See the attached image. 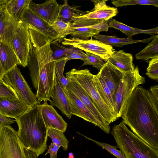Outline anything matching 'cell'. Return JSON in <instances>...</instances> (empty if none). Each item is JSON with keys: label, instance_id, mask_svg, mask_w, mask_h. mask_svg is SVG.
<instances>
[{"label": "cell", "instance_id": "obj_1", "mask_svg": "<svg viewBox=\"0 0 158 158\" xmlns=\"http://www.w3.org/2000/svg\"><path fill=\"white\" fill-rule=\"evenodd\" d=\"M121 117L135 135L158 151V101L148 89L137 86Z\"/></svg>", "mask_w": 158, "mask_h": 158}, {"label": "cell", "instance_id": "obj_2", "mask_svg": "<svg viewBox=\"0 0 158 158\" xmlns=\"http://www.w3.org/2000/svg\"><path fill=\"white\" fill-rule=\"evenodd\" d=\"M33 48L28 62L30 75L33 86L36 90V96L39 102L51 100L54 87L57 83L56 67L51 44L53 40L35 28L28 27Z\"/></svg>", "mask_w": 158, "mask_h": 158}, {"label": "cell", "instance_id": "obj_3", "mask_svg": "<svg viewBox=\"0 0 158 158\" xmlns=\"http://www.w3.org/2000/svg\"><path fill=\"white\" fill-rule=\"evenodd\" d=\"M29 107L15 119L18 126L19 137L25 147L38 156L47 148L48 129L42 118L39 105Z\"/></svg>", "mask_w": 158, "mask_h": 158}, {"label": "cell", "instance_id": "obj_4", "mask_svg": "<svg viewBox=\"0 0 158 158\" xmlns=\"http://www.w3.org/2000/svg\"><path fill=\"white\" fill-rule=\"evenodd\" d=\"M111 133L116 147L127 158H158V151L135 135L123 122L114 125Z\"/></svg>", "mask_w": 158, "mask_h": 158}, {"label": "cell", "instance_id": "obj_5", "mask_svg": "<svg viewBox=\"0 0 158 158\" xmlns=\"http://www.w3.org/2000/svg\"><path fill=\"white\" fill-rule=\"evenodd\" d=\"M65 74L71 81L79 85L92 100L109 124L118 119L115 112L106 104L99 93L94 81V74L89 70L73 68Z\"/></svg>", "mask_w": 158, "mask_h": 158}, {"label": "cell", "instance_id": "obj_6", "mask_svg": "<svg viewBox=\"0 0 158 158\" xmlns=\"http://www.w3.org/2000/svg\"><path fill=\"white\" fill-rule=\"evenodd\" d=\"M35 153L27 149L10 125L0 127V158H37Z\"/></svg>", "mask_w": 158, "mask_h": 158}, {"label": "cell", "instance_id": "obj_7", "mask_svg": "<svg viewBox=\"0 0 158 158\" xmlns=\"http://www.w3.org/2000/svg\"><path fill=\"white\" fill-rule=\"evenodd\" d=\"M145 82V78L139 73L137 66L133 72H125L115 95V112L117 118L121 117L127 102L135 88Z\"/></svg>", "mask_w": 158, "mask_h": 158}, {"label": "cell", "instance_id": "obj_8", "mask_svg": "<svg viewBox=\"0 0 158 158\" xmlns=\"http://www.w3.org/2000/svg\"><path fill=\"white\" fill-rule=\"evenodd\" d=\"M2 80L11 86L16 92L19 99L29 106H32L40 104L36 94L31 90L17 65L5 73Z\"/></svg>", "mask_w": 158, "mask_h": 158}, {"label": "cell", "instance_id": "obj_9", "mask_svg": "<svg viewBox=\"0 0 158 158\" xmlns=\"http://www.w3.org/2000/svg\"><path fill=\"white\" fill-rule=\"evenodd\" d=\"M13 50L23 67L28 65L33 48L28 30V26L19 20L13 38Z\"/></svg>", "mask_w": 158, "mask_h": 158}, {"label": "cell", "instance_id": "obj_10", "mask_svg": "<svg viewBox=\"0 0 158 158\" xmlns=\"http://www.w3.org/2000/svg\"><path fill=\"white\" fill-rule=\"evenodd\" d=\"M63 45L71 46L85 52L97 55L106 61L114 51L113 47L101 41L91 38L85 40L76 38H64Z\"/></svg>", "mask_w": 158, "mask_h": 158}, {"label": "cell", "instance_id": "obj_11", "mask_svg": "<svg viewBox=\"0 0 158 158\" xmlns=\"http://www.w3.org/2000/svg\"><path fill=\"white\" fill-rule=\"evenodd\" d=\"M66 89L75 94L82 102L94 117L99 125V127L107 134L110 131V124L102 116L92 100L81 87L77 82L71 81Z\"/></svg>", "mask_w": 158, "mask_h": 158}, {"label": "cell", "instance_id": "obj_12", "mask_svg": "<svg viewBox=\"0 0 158 158\" xmlns=\"http://www.w3.org/2000/svg\"><path fill=\"white\" fill-rule=\"evenodd\" d=\"M19 20L47 35L53 42L57 41L59 38L58 35L52 27L35 14L28 6L24 9Z\"/></svg>", "mask_w": 158, "mask_h": 158}, {"label": "cell", "instance_id": "obj_13", "mask_svg": "<svg viewBox=\"0 0 158 158\" xmlns=\"http://www.w3.org/2000/svg\"><path fill=\"white\" fill-rule=\"evenodd\" d=\"M18 22L9 13L5 4L0 6V42L13 50V36Z\"/></svg>", "mask_w": 158, "mask_h": 158}, {"label": "cell", "instance_id": "obj_14", "mask_svg": "<svg viewBox=\"0 0 158 158\" xmlns=\"http://www.w3.org/2000/svg\"><path fill=\"white\" fill-rule=\"evenodd\" d=\"M28 7L35 14L51 26L58 19L60 5L56 0H46L41 4L35 3L31 0Z\"/></svg>", "mask_w": 158, "mask_h": 158}, {"label": "cell", "instance_id": "obj_15", "mask_svg": "<svg viewBox=\"0 0 158 158\" xmlns=\"http://www.w3.org/2000/svg\"><path fill=\"white\" fill-rule=\"evenodd\" d=\"M91 26L87 18L83 16L79 17L70 23L69 27L63 34L61 39L65 38L68 35H70L72 38L88 40L100 32Z\"/></svg>", "mask_w": 158, "mask_h": 158}, {"label": "cell", "instance_id": "obj_16", "mask_svg": "<svg viewBox=\"0 0 158 158\" xmlns=\"http://www.w3.org/2000/svg\"><path fill=\"white\" fill-rule=\"evenodd\" d=\"M39 107L45 125L47 129L53 128L65 132L68 124L62 117L59 115L53 107L48 104L45 100Z\"/></svg>", "mask_w": 158, "mask_h": 158}, {"label": "cell", "instance_id": "obj_17", "mask_svg": "<svg viewBox=\"0 0 158 158\" xmlns=\"http://www.w3.org/2000/svg\"><path fill=\"white\" fill-rule=\"evenodd\" d=\"M125 72L107 61L98 73L110 89L114 98L120 82Z\"/></svg>", "mask_w": 158, "mask_h": 158}, {"label": "cell", "instance_id": "obj_18", "mask_svg": "<svg viewBox=\"0 0 158 158\" xmlns=\"http://www.w3.org/2000/svg\"><path fill=\"white\" fill-rule=\"evenodd\" d=\"M63 90L69 102L71 114L99 127V125L96 119L81 100L70 90L66 89Z\"/></svg>", "mask_w": 158, "mask_h": 158}, {"label": "cell", "instance_id": "obj_19", "mask_svg": "<svg viewBox=\"0 0 158 158\" xmlns=\"http://www.w3.org/2000/svg\"><path fill=\"white\" fill-rule=\"evenodd\" d=\"M30 106L20 99L0 98V115L16 119Z\"/></svg>", "mask_w": 158, "mask_h": 158}, {"label": "cell", "instance_id": "obj_20", "mask_svg": "<svg viewBox=\"0 0 158 158\" xmlns=\"http://www.w3.org/2000/svg\"><path fill=\"white\" fill-rule=\"evenodd\" d=\"M133 58L131 54L120 50H114L107 61L123 71L133 72L135 67L133 62Z\"/></svg>", "mask_w": 158, "mask_h": 158}, {"label": "cell", "instance_id": "obj_21", "mask_svg": "<svg viewBox=\"0 0 158 158\" xmlns=\"http://www.w3.org/2000/svg\"><path fill=\"white\" fill-rule=\"evenodd\" d=\"M51 98L52 100L49 101L50 105L58 108L63 114L70 119L72 115L70 111L68 100L63 89L58 83L54 87Z\"/></svg>", "mask_w": 158, "mask_h": 158}, {"label": "cell", "instance_id": "obj_22", "mask_svg": "<svg viewBox=\"0 0 158 158\" xmlns=\"http://www.w3.org/2000/svg\"><path fill=\"white\" fill-rule=\"evenodd\" d=\"M93 37L96 40L110 45L111 46L122 47L125 45L138 43H149L152 40L150 38L141 40H134L132 37L119 38L114 36H109L101 35L99 33L95 35Z\"/></svg>", "mask_w": 158, "mask_h": 158}, {"label": "cell", "instance_id": "obj_23", "mask_svg": "<svg viewBox=\"0 0 158 158\" xmlns=\"http://www.w3.org/2000/svg\"><path fill=\"white\" fill-rule=\"evenodd\" d=\"M0 60L5 73L20 62L14 51L7 44L0 42Z\"/></svg>", "mask_w": 158, "mask_h": 158}, {"label": "cell", "instance_id": "obj_24", "mask_svg": "<svg viewBox=\"0 0 158 158\" xmlns=\"http://www.w3.org/2000/svg\"><path fill=\"white\" fill-rule=\"evenodd\" d=\"M108 24L109 27L119 30L129 37H132L134 35L139 34H146L154 35L155 34L158 33V27L149 29H141L128 26L112 18L108 20Z\"/></svg>", "mask_w": 158, "mask_h": 158}, {"label": "cell", "instance_id": "obj_25", "mask_svg": "<svg viewBox=\"0 0 158 158\" xmlns=\"http://www.w3.org/2000/svg\"><path fill=\"white\" fill-rule=\"evenodd\" d=\"M64 3L60 5V11L58 19L62 21L70 23L76 18L84 15L88 13V11L81 10L78 9L77 6H70L68 1H64Z\"/></svg>", "mask_w": 158, "mask_h": 158}, {"label": "cell", "instance_id": "obj_26", "mask_svg": "<svg viewBox=\"0 0 158 158\" xmlns=\"http://www.w3.org/2000/svg\"><path fill=\"white\" fill-rule=\"evenodd\" d=\"M93 80L96 88L106 104L115 113L114 98L103 79L98 73L96 75H94Z\"/></svg>", "mask_w": 158, "mask_h": 158}, {"label": "cell", "instance_id": "obj_27", "mask_svg": "<svg viewBox=\"0 0 158 158\" xmlns=\"http://www.w3.org/2000/svg\"><path fill=\"white\" fill-rule=\"evenodd\" d=\"M151 37L152 40L148 45L135 55L137 60H145L158 57V35Z\"/></svg>", "mask_w": 158, "mask_h": 158}, {"label": "cell", "instance_id": "obj_28", "mask_svg": "<svg viewBox=\"0 0 158 158\" xmlns=\"http://www.w3.org/2000/svg\"><path fill=\"white\" fill-rule=\"evenodd\" d=\"M31 0H7L5 4L9 13L19 20L24 9L28 7Z\"/></svg>", "mask_w": 158, "mask_h": 158}, {"label": "cell", "instance_id": "obj_29", "mask_svg": "<svg viewBox=\"0 0 158 158\" xmlns=\"http://www.w3.org/2000/svg\"><path fill=\"white\" fill-rule=\"evenodd\" d=\"M56 60V81L62 89H65L69 83L71 81L69 78L65 77L63 74L64 67L67 61L65 57Z\"/></svg>", "mask_w": 158, "mask_h": 158}, {"label": "cell", "instance_id": "obj_30", "mask_svg": "<svg viewBox=\"0 0 158 158\" xmlns=\"http://www.w3.org/2000/svg\"><path fill=\"white\" fill-rule=\"evenodd\" d=\"M47 135L51 138L52 142L60 147H62L64 151L68 149L69 142L62 131L53 128L48 129Z\"/></svg>", "mask_w": 158, "mask_h": 158}, {"label": "cell", "instance_id": "obj_31", "mask_svg": "<svg viewBox=\"0 0 158 158\" xmlns=\"http://www.w3.org/2000/svg\"><path fill=\"white\" fill-rule=\"evenodd\" d=\"M111 3L116 7L135 5H152L158 7V0H114Z\"/></svg>", "mask_w": 158, "mask_h": 158}, {"label": "cell", "instance_id": "obj_32", "mask_svg": "<svg viewBox=\"0 0 158 158\" xmlns=\"http://www.w3.org/2000/svg\"><path fill=\"white\" fill-rule=\"evenodd\" d=\"M87 58L83 61V63L81 66L89 65H92L94 67L100 70L105 63L103 60L100 56L95 54L86 52Z\"/></svg>", "mask_w": 158, "mask_h": 158}, {"label": "cell", "instance_id": "obj_33", "mask_svg": "<svg viewBox=\"0 0 158 158\" xmlns=\"http://www.w3.org/2000/svg\"><path fill=\"white\" fill-rule=\"evenodd\" d=\"M65 55L66 60L72 59H80L83 61L86 59L87 56L81 50L73 46L65 48Z\"/></svg>", "mask_w": 158, "mask_h": 158}, {"label": "cell", "instance_id": "obj_34", "mask_svg": "<svg viewBox=\"0 0 158 158\" xmlns=\"http://www.w3.org/2000/svg\"><path fill=\"white\" fill-rule=\"evenodd\" d=\"M19 99L17 94L10 85L5 83L3 80L0 81V98Z\"/></svg>", "mask_w": 158, "mask_h": 158}, {"label": "cell", "instance_id": "obj_35", "mask_svg": "<svg viewBox=\"0 0 158 158\" xmlns=\"http://www.w3.org/2000/svg\"><path fill=\"white\" fill-rule=\"evenodd\" d=\"M82 135L87 139L94 142L98 146L102 147L103 149L113 155L116 158H127L120 150H119L117 149V147L116 146H113L107 143L98 142L84 135Z\"/></svg>", "mask_w": 158, "mask_h": 158}, {"label": "cell", "instance_id": "obj_36", "mask_svg": "<svg viewBox=\"0 0 158 158\" xmlns=\"http://www.w3.org/2000/svg\"><path fill=\"white\" fill-rule=\"evenodd\" d=\"M146 74L149 78L158 81V57L152 58L149 60Z\"/></svg>", "mask_w": 158, "mask_h": 158}, {"label": "cell", "instance_id": "obj_37", "mask_svg": "<svg viewBox=\"0 0 158 158\" xmlns=\"http://www.w3.org/2000/svg\"><path fill=\"white\" fill-rule=\"evenodd\" d=\"M70 24L58 19L51 26L59 35V38L57 41L61 40L63 34L69 27Z\"/></svg>", "mask_w": 158, "mask_h": 158}, {"label": "cell", "instance_id": "obj_38", "mask_svg": "<svg viewBox=\"0 0 158 158\" xmlns=\"http://www.w3.org/2000/svg\"><path fill=\"white\" fill-rule=\"evenodd\" d=\"M60 147L52 142L49 146V149L45 154V155L49 153L50 158H57V153Z\"/></svg>", "mask_w": 158, "mask_h": 158}, {"label": "cell", "instance_id": "obj_39", "mask_svg": "<svg viewBox=\"0 0 158 158\" xmlns=\"http://www.w3.org/2000/svg\"><path fill=\"white\" fill-rule=\"evenodd\" d=\"M65 48L61 47L54 51H52V55L54 60H57L60 59L65 57Z\"/></svg>", "mask_w": 158, "mask_h": 158}, {"label": "cell", "instance_id": "obj_40", "mask_svg": "<svg viewBox=\"0 0 158 158\" xmlns=\"http://www.w3.org/2000/svg\"><path fill=\"white\" fill-rule=\"evenodd\" d=\"M15 122L12 119L0 115V127L4 125H10Z\"/></svg>", "mask_w": 158, "mask_h": 158}, {"label": "cell", "instance_id": "obj_41", "mask_svg": "<svg viewBox=\"0 0 158 158\" xmlns=\"http://www.w3.org/2000/svg\"><path fill=\"white\" fill-rule=\"evenodd\" d=\"M148 89L153 97L156 100L158 101V85L152 86Z\"/></svg>", "mask_w": 158, "mask_h": 158}, {"label": "cell", "instance_id": "obj_42", "mask_svg": "<svg viewBox=\"0 0 158 158\" xmlns=\"http://www.w3.org/2000/svg\"><path fill=\"white\" fill-rule=\"evenodd\" d=\"M5 73L0 60V81L2 80V78Z\"/></svg>", "mask_w": 158, "mask_h": 158}, {"label": "cell", "instance_id": "obj_43", "mask_svg": "<svg viewBox=\"0 0 158 158\" xmlns=\"http://www.w3.org/2000/svg\"><path fill=\"white\" fill-rule=\"evenodd\" d=\"M7 0H0V6L5 4Z\"/></svg>", "mask_w": 158, "mask_h": 158}, {"label": "cell", "instance_id": "obj_44", "mask_svg": "<svg viewBox=\"0 0 158 158\" xmlns=\"http://www.w3.org/2000/svg\"><path fill=\"white\" fill-rule=\"evenodd\" d=\"M69 158H74L73 154L72 153H69Z\"/></svg>", "mask_w": 158, "mask_h": 158}]
</instances>
